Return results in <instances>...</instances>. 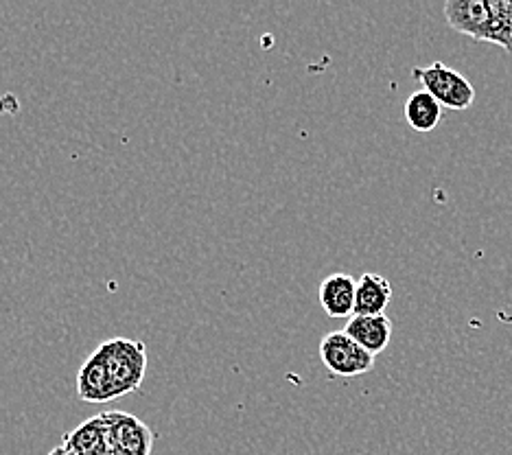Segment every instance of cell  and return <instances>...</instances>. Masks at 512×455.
I'll return each mask as SVG.
<instances>
[{
	"mask_svg": "<svg viewBox=\"0 0 512 455\" xmlns=\"http://www.w3.org/2000/svg\"><path fill=\"white\" fill-rule=\"evenodd\" d=\"M355 291L357 280L351 274H331L320 283L318 298L322 309L331 318H348L355 315Z\"/></svg>",
	"mask_w": 512,
	"mask_h": 455,
	"instance_id": "8",
	"label": "cell"
},
{
	"mask_svg": "<svg viewBox=\"0 0 512 455\" xmlns=\"http://www.w3.org/2000/svg\"><path fill=\"white\" fill-rule=\"evenodd\" d=\"M412 77L429 92L442 108L449 110H469L475 101V88L471 81L464 77L460 70L451 66L434 62L429 66H416Z\"/></svg>",
	"mask_w": 512,
	"mask_h": 455,
	"instance_id": "2",
	"label": "cell"
},
{
	"mask_svg": "<svg viewBox=\"0 0 512 455\" xmlns=\"http://www.w3.org/2000/svg\"><path fill=\"white\" fill-rule=\"evenodd\" d=\"M392 300V285L381 274L366 272L357 280L355 315H383Z\"/></svg>",
	"mask_w": 512,
	"mask_h": 455,
	"instance_id": "9",
	"label": "cell"
},
{
	"mask_svg": "<svg viewBox=\"0 0 512 455\" xmlns=\"http://www.w3.org/2000/svg\"><path fill=\"white\" fill-rule=\"evenodd\" d=\"M99 361L108 403L141 388L147 372V348L143 342L114 337L92 353Z\"/></svg>",
	"mask_w": 512,
	"mask_h": 455,
	"instance_id": "1",
	"label": "cell"
},
{
	"mask_svg": "<svg viewBox=\"0 0 512 455\" xmlns=\"http://www.w3.org/2000/svg\"><path fill=\"white\" fill-rule=\"evenodd\" d=\"M344 333L368 350L372 357H377L392 340V320L388 315H353L348 318Z\"/></svg>",
	"mask_w": 512,
	"mask_h": 455,
	"instance_id": "6",
	"label": "cell"
},
{
	"mask_svg": "<svg viewBox=\"0 0 512 455\" xmlns=\"http://www.w3.org/2000/svg\"><path fill=\"white\" fill-rule=\"evenodd\" d=\"M103 418L108 423L114 455H151L156 436L141 418L121 410L103 412Z\"/></svg>",
	"mask_w": 512,
	"mask_h": 455,
	"instance_id": "4",
	"label": "cell"
},
{
	"mask_svg": "<svg viewBox=\"0 0 512 455\" xmlns=\"http://www.w3.org/2000/svg\"><path fill=\"white\" fill-rule=\"evenodd\" d=\"M49 455H75L71 449L68 447H64V445H60V447H55V449H51L49 451Z\"/></svg>",
	"mask_w": 512,
	"mask_h": 455,
	"instance_id": "12",
	"label": "cell"
},
{
	"mask_svg": "<svg viewBox=\"0 0 512 455\" xmlns=\"http://www.w3.org/2000/svg\"><path fill=\"white\" fill-rule=\"evenodd\" d=\"M320 357L331 375L344 379L366 375L375 368V357L351 340L344 331H331L322 337Z\"/></svg>",
	"mask_w": 512,
	"mask_h": 455,
	"instance_id": "3",
	"label": "cell"
},
{
	"mask_svg": "<svg viewBox=\"0 0 512 455\" xmlns=\"http://www.w3.org/2000/svg\"><path fill=\"white\" fill-rule=\"evenodd\" d=\"M493 9V29L491 40L502 46L506 53H512V0H491Z\"/></svg>",
	"mask_w": 512,
	"mask_h": 455,
	"instance_id": "11",
	"label": "cell"
},
{
	"mask_svg": "<svg viewBox=\"0 0 512 455\" xmlns=\"http://www.w3.org/2000/svg\"><path fill=\"white\" fill-rule=\"evenodd\" d=\"M405 121L416 132H432L442 121V105L425 90H416L405 101Z\"/></svg>",
	"mask_w": 512,
	"mask_h": 455,
	"instance_id": "10",
	"label": "cell"
},
{
	"mask_svg": "<svg viewBox=\"0 0 512 455\" xmlns=\"http://www.w3.org/2000/svg\"><path fill=\"white\" fill-rule=\"evenodd\" d=\"M447 25L473 40L488 42L493 29L491 0H447L442 7Z\"/></svg>",
	"mask_w": 512,
	"mask_h": 455,
	"instance_id": "5",
	"label": "cell"
},
{
	"mask_svg": "<svg viewBox=\"0 0 512 455\" xmlns=\"http://www.w3.org/2000/svg\"><path fill=\"white\" fill-rule=\"evenodd\" d=\"M62 445L71 449L75 455H114L108 423L103 414L84 420L73 431L64 434Z\"/></svg>",
	"mask_w": 512,
	"mask_h": 455,
	"instance_id": "7",
	"label": "cell"
}]
</instances>
